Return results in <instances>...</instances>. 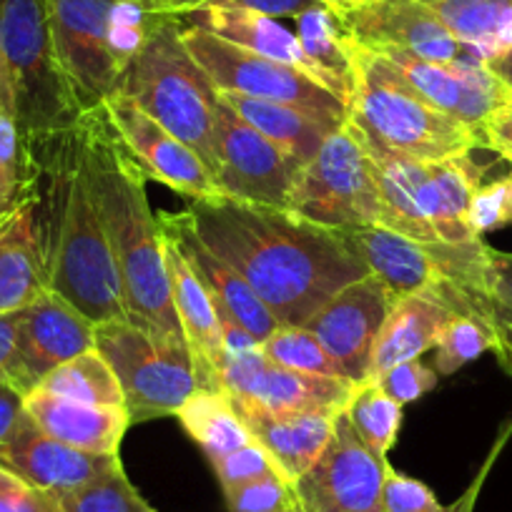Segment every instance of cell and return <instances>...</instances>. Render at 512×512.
Masks as SVG:
<instances>
[{
    "label": "cell",
    "mask_w": 512,
    "mask_h": 512,
    "mask_svg": "<svg viewBox=\"0 0 512 512\" xmlns=\"http://www.w3.org/2000/svg\"><path fill=\"white\" fill-rule=\"evenodd\" d=\"M199 239L236 269L279 327H304L339 289L369 269L334 231L289 209L211 196L186 201Z\"/></svg>",
    "instance_id": "1"
},
{
    "label": "cell",
    "mask_w": 512,
    "mask_h": 512,
    "mask_svg": "<svg viewBox=\"0 0 512 512\" xmlns=\"http://www.w3.org/2000/svg\"><path fill=\"white\" fill-rule=\"evenodd\" d=\"M93 206L121 279L126 319L154 342L189 349L174 309L164 234L146 196V174L113 131L103 108L76 123Z\"/></svg>",
    "instance_id": "2"
},
{
    "label": "cell",
    "mask_w": 512,
    "mask_h": 512,
    "mask_svg": "<svg viewBox=\"0 0 512 512\" xmlns=\"http://www.w3.org/2000/svg\"><path fill=\"white\" fill-rule=\"evenodd\" d=\"M33 149L41 171L36 224L51 292L93 324L126 319L121 279L88 191L76 126Z\"/></svg>",
    "instance_id": "3"
},
{
    "label": "cell",
    "mask_w": 512,
    "mask_h": 512,
    "mask_svg": "<svg viewBox=\"0 0 512 512\" xmlns=\"http://www.w3.org/2000/svg\"><path fill=\"white\" fill-rule=\"evenodd\" d=\"M359 144L372 161L379 189V226L417 244H467L480 239L467 221L472 196L487 181V166L475 159V151L455 159L412 161L364 139Z\"/></svg>",
    "instance_id": "4"
},
{
    "label": "cell",
    "mask_w": 512,
    "mask_h": 512,
    "mask_svg": "<svg viewBox=\"0 0 512 512\" xmlns=\"http://www.w3.org/2000/svg\"><path fill=\"white\" fill-rule=\"evenodd\" d=\"M352 53L354 93L347 123L359 139L412 161L455 159L482 149L470 126L422 101L387 58L354 41Z\"/></svg>",
    "instance_id": "5"
},
{
    "label": "cell",
    "mask_w": 512,
    "mask_h": 512,
    "mask_svg": "<svg viewBox=\"0 0 512 512\" xmlns=\"http://www.w3.org/2000/svg\"><path fill=\"white\" fill-rule=\"evenodd\" d=\"M118 93L184 141L214 171L219 91L184 46L179 18H151L144 43L123 71Z\"/></svg>",
    "instance_id": "6"
},
{
    "label": "cell",
    "mask_w": 512,
    "mask_h": 512,
    "mask_svg": "<svg viewBox=\"0 0 512 512\" xmlns=\"http://www.w3.org/2000/svg\"><path fill=\"white\" fill-rule=\"evenodd\" d=\"M48 28L73 103L96 111L118 93L151 26L136 0H46Z\"/></svg>",
    "instance_id": "7"
},
{
    "label": "cell",
    "mask_w": 512,
    "mask_h": 512,
    "mask_svg": "<svg viewBox=\"0 0 512 512\" xmlns=\"http://www.w3.org/2000/svg\"><path fill=\"white\" fill-rule=\"evenodd\" d=\"M0 111L33 146L81 118L58 66L46 0H0Z\"/></svg>",
    "instance_id": "8"
},
{
    "label": "cell",
    "mask_w": 512,
    "mask_h": 512,
    "mask_svg": "<svg viewBox=\"0 0 512 512\" xmlns=\"http://www.w3.org/2000/svg\"><path fill=\"white\" fill-rule=\"evenodd\" d=\"M96 352L121 384L131 425L176 415L199 390L189 349L154 342L128 319L96 324Z\"/></svg>",
    "instance_id": "9"
},
{
    "label": "cell",
    "mask_w": 512,
    "mask_h": 512,
    "mask_svg": "<svg viewBox=\"0 0 512 512\" xmlns=\"http://www.w3.org/2000/svg\"><path fill=\"white\" fill-rule=\"evenodd\" d=\"M181 38L219 93L287 103L322 116L334 126L347 123V106L329 88L299 68L256 56L199 28L181 26Z\"/></svg>",
    "instance_id": "10"
},
{
    "label": "cell",
    "mask_w": 512,
    "mask_h": 512,
    "mask_svg": "<svg viewBox=\"0 0 512 512\" xmlns=\"http://www.w3.org/2000/svg\"><path fill=\"white\" fill-rule=\"evenodd\" d=\"M289 211L329 231L379 224L372 161L347 123L304 164Z\"/></svg>",
    "instance_id": "11"
},
{
    "label": "cell",
    "mask_w": 512,
    "mask_h": 512,
    "mask_svg": "<svg viewBox=\"0 0 512 512\" xmlns=\"http://www.w3.org/2000/svg\"><path fill=\"white\" fill-rule=\"evenodd\" d=\"M304 164L246 123L219 98L214 121V184L221 196L289 209Z\"/></svg>",
    "instance_id": "12"
},
{
    "label": "cell",
    "mask_w": 512,
    "mask_h": 512,
    "mask_svg": "<svg viewBox=\"0 0 512 512\" xmlns=\"http://www.w3.org/2000/svg\"><path fill=\"white\" fill-rule=\"evenodd\" d=\"M387 457L359 440L347 410L334 417V432L312 467L294 482L302 512H382Z\"/></svg>",
    "instance_id": "13"
},
{
    "label": "cell",
    "mask_w": 512,
    "mask_h": 512,
    "mask_svg": "<svg viewBox=\"0 0 512 512\" xmlns=\"http://www.w3.org/2000/svg\"><path fill=\"white\" fill-rule=\"evenodd\" d=\"M221 387L244 405L267 412H329L347 410L354 384L322 374L297 372L274 364L259 344L226 349L221 367Z\"/></svg>",
    "instance_id": "14"
},
{
    "label": "cell",
    "mask_w": 512,
    "mask_h": 512,
    "mask_svg": "<svg viewBox=\"0 0 512 512\" xmlns=\"http://www.w3.org/2000/svg\"><path fill=\"white\" fill-rule=\"evenodd\" d=\"M395 302L390 289L367 274L339 289L304 327L317 334L319 342L337 359L347 382L359 387L372 379L374 347Z\"/></svg>",
    "instance_id": "15"
},
{
    "label": "cell",
    "mask_w": 512,
    "mask_h": 512,
    "mask_svg": "<svg viewBox=\"0 0 512 512\" xmlns=\"http://www.w3.org/2000/svg\"><path fill=\"white\" fill-rule=\"evenodd\" d=\"M337 18L344 33L369 51H402L435 63H485L480 53L457 41L417 0H369Z\"/></svg>",
    "instance_id": "16"
},
{
    "label": "cell",
    "mask_w": 512,
    "mask_h": 512,
    "mask_svg": "<svg viewBox=\"0 0 512 512\" xmlns=\"http://www.w3.org/2000/svg\"><path fill=\"white\" fill-rule=\"evenodd\" d=\"M101 108L146 179L169 186L186 201L219 196L209 166L184 141L171 136L161 123L146 116L134 101L116 93Z\"/></svg>",
    "instance_id": "17"
},
{
    "label": "cell",
    "mask_w": 512,
    "mask_h": 512,
    "mask_svg": "<svg viewBox=\"0 0 512 512\" xmlns=\"http://www.w3.org/2000/svg\"><path fill=\"white\" fill-rule=\"evenodd\" d=\"M91 349H96V324L56 292H48L18 312L13 387L28 397L46 374Z\"/></svg>",
    "instance_id": "18"
},
{
    "label": "cell",
    "mask_w": 512,
    "mask_h": 512,
    "mask_svg": "<svg viewBox=\"0 0 512 512\" xmlns=\"http://www.w3.org/2000/svg\"><path fill=\"white\" fill-rule=\"evenodd\" d=\"M384 56L407 83L417 91L422 101L442 111L445 116L465 123L480 136L482 126L495 111H500L512 98L495 76L485 68V63L475 61H450L435 63L422 61L402 51H374Z\"/></svg>",
    "instance_id": "19"
},
{
    "label": "cell",
    "mask_w": 512,
    "mask_h": 512,
    "mask_svg": "<svg viewBox=\"0 0 512 512\" xmlns=\"http://www.w3.org/2000/svg\"><path fill=\"white\" fill-rule=\"evenodd\" d=\"M437 267L432 292L455 314L480 319L492 337L497 362L512 377V304L497 297L482 279V251L485 241L467 244H425Z\"/></svg>",
    "instance_id": "20"
},
{
    "label": "cell",
    "mask_w": 512,
    "mask_h": 512,
    "mask_svg": "<svg viewBox=\"0 0 512 512\" xmlns=\"http://www.w3.org/2000/svg\"><path fill=\"white\" fill-rule=\"evenodd\" d=\"M159 226L164 234H169L176 241L184 259L189 262L191 272L196 274L201 287L214 302L221 324L239 327L241 332L249 334L254 344H264L277 332L279 322L269 312L267 304L256 297L254 289L244 282V277L231 264H226L199 239L186 211L159 214Z\"/></svg>",
    "instance_id": "21"
},
{
    "label": "cell",
    "mask_w": 512,
    "mask_h": 512,
    "mask_svg": "<svg viewBox=\"0 0 512 512\" xmlns=\"http://www.w3.org/2000/svg\"><path fill=\"white\" fill-rule=\"evenodd\" d=\"M0 465L48 495H61L108 475L121 467V460L118 455L78 450L46 435L26 412L16 432L0 445Z\"/></svg>",
    "instance_id": "22"
},
{
    "label": "cell",
    "mask_w": 512,
    "mask_h": 512,
    "mask_svg": "<svg viewBox=\"0 0 512 512\" xmlns=\"http://www.w3.org/2000/svg\"><path fill=\"white\" fill-rule=\"evenodd\" d=\"M164 234V231H161ZM166 269H169L171 299L179 314L181 329H184L186 344H189L191 364L199 390L224 392L221 387V367H224V332L214 302L201 287L196 274L191 272L189 262L169 234H164Z\"/></svg>",
    "instance_id": "23"
},
{
    "label": "cell",
    "mask_w": 512,
    "mask_h": 512,
    "mask_svg": "<svg viewBox=\"0 0 512 512\" xmlns=\"http://www.w3.org/2000/svg\"><path fill=\"white\" fill-rule=\"evenodd\" d=\"M231 402L251 440L264 447L274 467L292 485L317 462L334 432L337 415L329 412H267L262 407Z\"/></svg>",
    "instance_id": "24"
},
{
    "label": "cell",
    "mask_w": 512,
    "mask_h": 512,
    "mask_svg": "<svg viewBox=\"0 0 512 512\" xmlns=\"http://www.w3.org/2000/svg\"><path fill=\"white\" fill-rule=\"evenodd\" d=\"M334 234L395 299L422 292L437 279L435 259L425 244H417L397 231L369 224L337 229Z\"/></svg>",
    "instance_id": "25"
},
{
    "label": "cell",
    "mask_w": 512,
    "mask_h": 512,
    "mask_svg": "<svg viewBox=\"0 0 512 512\" xmlns=\"http://www.w3.org/2000/svg\"><path fill=\"white\" fill-rule=\"evenodd\" d=\"M176 18L186 21L191 28H199V31L211 33V36L221 38V41H229L234 46L244 48V51L256 53V56L272 58V61L299 68L307 76H312L314 81H319L307 53L299 46L297 36L287 31L277 18L246 11V8L226 6V3H219V0H211L206 6L181 13Z\"/></svg>",
    "instance_id": "26"
},
{
    "label": "cell",
    "mask_w": 512,
    "mask_h": 512,
    "mask_svg": "<svg viewBox=\"0 0 512 512\" xmlns=\"http://www.w3.org/2000/svg\"><path fill=\"white\" fill-rule=\"evenodd\" d=\"M26 412L46 435L96 455H118L123 435L131 427L123 407L86 405L41 390L26 397Z\"/></svg>",
    "instance_id": "27"
},
{
    "label": "cell",
    "mask_w": 512,
    "mask_h": 512,
    "mask_svg": "<svg viewBox=\"0 0 512 512\" xmlns=\"http://www.w3.org/2000/svg\"><path fill=\"white\" fill-rule=\"evenodd\" d=\"M51 292L36 224V201L0 226V317L18 314Z\"/></svg>",
    "instance_id": "28"
},
{
    "label": "cell",
    "mask_w": 512,
    "mask_h": 512,
    "mask_svg": "<svg viewBox=\"0 0 512 512\" xmlns=\"http://www.w3.org/2000/svg\"><path fill=\"white\" fill-rule=\"evenodd\" d=\"M452 317L455 312L430 287L397 299L374 347L372 379L384 369L420 359L422 354L435 349L442 329Z\"/></svg>",
    "instance_id": "29"
},
{
    "label": "cell",
    "mask_w": 512,
    "mask_h": 512,
    "mask_svg": "<svg viewBox=\"0 0 512 512\" xmlns=\"http://www.w3.org/2000/svg\"><path fill=\"white\" fill-rule=\"evenodd\" d=\"M219 98L224 103H229L256 131H262L267 139H272L284 151L297 156L302 164L314 159L317 151L324 146V141L342 128L324 121L322 116H314V113L304 111V108L287 106V103L236 96V93H219Z\"/></svg>",
    "instance_id": "30"
},
{
    "label": "cell",
    "mask_w": 512,
    "mask_h": 512,
    "mask_svg": "<svg viewBox=\"0 0 512 512\" xmlns=\"http://www.w3.org/2000/svg\"><path fill=\"white\" fill-rule=\"evenodd\" d=\"M294 21H297L294 36L314 66L319 83L349 108L354 93V53L352 41L344 33L339 18L327 6H319Z\"/></svg>",
    "instance_id": "31"
},
{
    "label": "cell",
    "mask_w": 512,
    "mask_h": 512,
    "mask_svg": "<svg viewBox=\"0 0 512 512\" xmlns=\"http://www.w3.org/2000/svg\"><path fill=\"white\" fill-rule=\"evenodd\" d=\"M460 43L490 58L512 43V0H417Z\"/></svg>",
    "instance_id": "32"
},
{
    "label": "cell",
    "mask_w": 512,
    "mask_h": 512,
    "mask_svg": "<svg viewBox=\"0 0 512 512\" xmlns=\"http://www.w3.org/2000/svg\"><path fill=\"white\" fill-rule=\"evenodd\" d=\"M176 417L181 420L184 430L199 442L211 462L251 442L249 430L236 415L234 402L226 392L196 390L176 412Z\"/></svg>",
    "instance_id": "33"
},
{
    "label": "cell",
    "mask_w": 512,
    "mask_h": 512,
    "mask_svg": "<svg viewBox=\"0 0 512 512\" xmlns=\"http://www.w3.org/2000/svg\"><path fill=\"white\" fill-rule=\"evenodd\" d=\"M38 159L31 141L0 111V226L38 199Z\"/></svg>",
    "instance_id": "34"
},
{
    "label": "cell",
    "mask_w": 512,
    "mask_h": 512,
    "mask_svg": "<svg viewBox=\"0 0 512 512\" xmlns=\"http://www.w3.org/2000/svg\"><path fill=\"white\" fill-rule=\"evenodd\" d=\"M36 390L63 397V400L86 402V405L96 407H123L126 410L121 384H118L111 364L96 349L78 354V357L68 359L66 364L53 369L51 374L43 377Z\"/></svg>",
    "instance_id": "35"
},
{
    "label": "cell",
    "mask_w": 512,
    "mask_h": 512,
    "mask_svg": "<svg viewBox=\"0 0 512 512\" xmlns=\"http://www.w3.org/2000/svg\"><path fill=\"white\" fill-rule=\"evenodd\" d=\"M347 415L359 440L379 457H387L397 440L402 425V405L384 395L374 379L354 387V395L347 405Z\"/></svg>",
    "instance_id": "36"
},
{
    "label": "cell",
    "mask_w": 512,
    "mask_h": 512,
    "mask_svg": "<svg viewBox=\"0 0 512 512\" xmlns=\"http://www.w3.org/2000/svg\"><path fill=\"white\" fill-rule=\"evenodd\" d=\"M259 347L274 364L347 382L344 369L339 367L337 359L327 352V347L319 342L317 334L309 332L307 327H277V332Z\"/></svg>",
    "instance_id": "37"
},
{
    "label": "cell",
    "mask_w": 512,
    "mask_h": 512,
    "mask_svg": "<svg viewBox=\"0 0 512 512\" xmlns=\"http://www.w3.org/2000/svg\"><path fill=\"white\" fill-rule=\"evenodd\" d=\"M63 512H156L128 482L123 467L78 487L53 495Z\"/></svg>",
    "instance_id": "38"
},
{
    "label": "cell",
    "mask_w": 512,
    "mask_h": 512,
    "mask_svg": "<svg viewBox=\"0 0 512 512\" xmlns=\"http://www.w3.org/2000/svg\"><path fill=\"white\" fill-rule=\"evenodd\" d=\"M485 352H492V337L485 324L470 314H455L435 344L437 374H455Z\"/></svg>",
    "instance_id": "39"
},
{
    "label": "cell",
    "mask_w": 512,
    "mask_h": 512,
    "mask_svg": "<svg viewBox=\"0 0 512 512\" xmlns=\"http://www.w3.org/2000/svg\"><path fill=\"white\" fill-rule=\"evenodd\" d=\"M229 512H282L297 505L294 485L279 470L224 490Z\"/></svg>",
    "instance_id": "40"
},
{
    "label": "cell",
    "mask_w": 512,
    "mask_h": 512,
    "mask_svg": "<svg viewBox=\"0 0 512 512\" xmlns=\"http://www.w3.org/2000/svg\"><path fill=\"white\" fill-rule=\"evenodd\" d=\"M467 221H470V229L480 239L490 231L512 224V171L500 176V179L485 181L475 191Z\"/></svg>",
    "instance_id": "41"
},
{
    "label": "cell",
    "mask_w": 512,
    "mask_h": 512,
    "mask_svg": "<svg viewBox=\"0 0 512 512\" xmlns=\"http://www.w3.org/2000/svg\"><path fill=\"white\" fill-rule=\"evenodd\" d=\"M379 390L387 397L397 402V405H407V402L420 400L430 390H435L437 372L425 367L420 359H410V362H400L395 367L384 369L379 377H374Z\"/></svg>",
    "instance_id": "42"
},
{
    "label": "cell",
    "mask_w": 512,
    "mask_h": 512,
    "mask_svg": "<svg viewBox=\"0 0 512 512\" xmlns=\"http://www.w3.org/2000/svg\"><path fill=\"white\" fill-rule=\"evenodd\" d=\"M382 512H445L425 482L387 467L382 485Z\"/></svg>",
    "instance_id": "43"
},
{
    "label": "cell",
    "mask_w": 512,
    "mask_h": 512,
    "mask_svg": "<svg viewBox=\"0 0 512 512\" xmlns=\"http://www.w3.org/2000/svg\"><path fill=\"white\" fill-rule=\"evenodd\" d=\"M211 465H214V472L224 490L244 485V482H251L256 480V477L277 470L272 457H269L267 452H264V447L254 440H251L249 445L239 447V450L229 452V455L219 457V460L211 462Z\"/></svg>",
    "instance_id": "44"
},
{
    "label": "cell",
    "mask_w": 512,
    "mask_h": 512,
    "mask_svg": "<svg viewBox=\"0 0 512 512\" xmlns=\"http://www.w3.org/2000/svg\"><path fill=\"white\" fill-rule=\"evenodd\" d=\"M0 512H63L56 497L0 465Z\"/></svg>",
    "instance_id": "45"
},
{
    "label": "cell",
    "mask_w": 512,
    "mask_h": 512,
    "mask_svg": "<svg viewBox=\"0 0 512 512\" xmlns=\"http://www.w3.org/2000/svg\"><path fill=\"white\" fill-rule=\"evenodd\" d=\"M510 437H512V417H510V420L502 422L500 432H497L495 442H492V447H490V452H487V457H485V462H482V467H480V470H477L475 480L470 482V487H467V490L462 492V495L457 497V500L452 502L450 507H445V512H475L477 497H480L482 485H485L487 475H490V470H492V467H495L497 457L502 455V450H505V447H507Z\"/></svg>",
    "instance_id": "46"
},
{
    "label": "cell",
    "mask_w": 512,
    "mask_h": 512,
    "mask_svg": "<svg viewBox=\"0 0 512 512\" xmlns=\"http://www.w3.org/2000/svg\"><path fill=\"white\" fill-rule=\"evenodd\" d=\"M482 149L492 151L512 166V98L492 113L480 131Z\"/></svg>",
    "instance_id": "47"
},
{
    "label": "cell",
    "mask_w": 512,
    "mask_h": 512,
    "mask_svg": "<svg viewBox=\"0 0 512 512\" xmlns=\"http://www.w3.org/2000/svg\"><path fill=\"white\" fill-rule=\"evenodd\" d=\"M482 279L497 297L512 304V254L497 251L485 244V251H482Z\"/></svg>",
    "instance_id": "48"
},
{
    "label": "cell",
    "mask_w": 512,
    "mask_h": 512,
    "mask_svg": "<svg viewBox=\"0 0 512 512\" xmlns=\"http://www.w3.org/2000/svg\"><path fill=\"white\" fill-rule=\"evenodd\" d=\"M219 3L246 8V11L262 13L269 18H297L312 8L324 6L322 0H219Z\"/></svg>",
    "instance_id": "49"
},
{
    "label": "cell",
    "mask_w": 512,
    "mask_h": 512,
    "mask_svg": "<svg viewBox=\"0 0 512 512\" xmlns=\"http://www.w3.org/2000/svg\"><path fill=\"white\" fill-rule=\"evenodd\" d=\"M23 417H26V395L11 382L0 379V445L16 432Z\"/></svg>",
    "instance_id": "50"
},
{
    "label": "cell",
    "mask_w": 512,
    "mask_h": 512,
    "mask_svg": "<svg viewBox=\"0 0 512 512\" xmlns=\"http://www.w3.org/2000/svg\"><path fill=\"white\" fill-rule=\"evenodd\" d=\"M16 327L18 314L0 317V379L13 384V369H16Z\"/></svg>",
    "instance_id": "51"
},
{
    "label": "cell",
    "mask_w": 512,
    "mask_h": 512,
    "mask_svg": "<svg viewBox=\"0 0 512 512\" xmlns=\"http://www.w3.org/2000/svg\"><path fill=\"white\" fill-rule=\"evenodd\" d=\"M146 13L151 16H181V13H189L194 8L206 6L211 0H136Z\"/></svg>",
    "instance_id": "52"
},
{
    "label": "cell",
    "mask_w": 512,
    "mask_h": 512,
    "mask_svg": "<svg viewBox=\"0 0 512 512\" xmlns=\"http://www.w3.org/2000/svg\"><path fill=\"white\" fill-rule=\"evenodd\" d=\"M485 68L507 88V91H512V43H507L505 48H500V51L492 53L490 58H485Z\"/></svg>",
    "instance_id": "53"
},
{
    "label": "cell",
    "mask_w": 512,
    "mask_h": 512,
    "mask_svg": "<svg viewBox=\"0 0 512 512\" xmlns=\"http://www.w3.org/2000/svg\"><path fill=\"white\" fill-rule=\"evenodd\" d=\"M322 3H324V6H327L332 13H337V16H342V13L357 11V8H362L364 3H369V0H322Z\"/></svg>",
    "instance_id": "54"
},
{
    "label": "cell",
    "mask_w": 512,
    "mask_h": 512,
    "mask_svg": "<svg viewBox=\"0 0 512 512\" xmlns=\"http://www.w3.org/2000/svg\"><path fill=\"white\" fill-rule=\"evenodd\" d=\"M282 512H302V510H299V505H294V507H289V510H282Z\"/></svg>",
    "instance_id": "55"
}]
</instances>
